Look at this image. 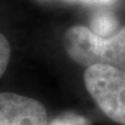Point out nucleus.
I'll return each mask as SVG.
<instances>
[{
  "instance_id": "5",
  "label": "nucleus",
  "mask_w": 125,
  "mask_h": 125,
  "mask_svg": "<svg viewBox=\"0 0 125 125\" xmlns=\"http://www.w3.org/2000/svg\"><path fill=\"white\" fill-rule=\"evenodd\" d=\"M47 125H91V122L75 113H65L51 120Z\"/></svg>"
},
{
  "instance_id": "3",
  "label": "nucleus",
  "mask_w": 125,
  "mask_h": 125,
  "mask_svg": "<svg viewBox=\"0 0 125 125\" xmlns=\"http://www.w3.org/2000/svg\"><path fill=\"white\" fill-rule=\"evenodd\" d=\"M45 106L37 99L19 94L0 93V125H47Z\"/></svg>"
},
{
  "instance_id": "7",
  "label": "nucleus",
  "mask_w": 125,
  "mask_h": 125,
  "mask_svg": "<svg viewBox=\"0 0 125 125\" xmlns=\"http://www.w3.org/2000/svg\"><path fill=\"white\" fill-rule=\"evenodd\" d=\"M85 1H95V2H104V1H108V0H85Z\"/></svg>"
},
{
  "instance_id": "6",
  "label": "nucleus",
  "mask_w": 125,
  "mask_h": 125,
  "mask_svg": "<svg viewBox=\"0 0 125 125\" xmlns=\"http://www.w3.org/2000/svg\"><path fill=\"white\" fill-rule=\"evenodd\" d=\"M10 58V46L7 39L0 32V78L6 71Z\"/></svg>"
},
{
  "instance_id": "4",
  "label": "nucleus",
  "mask_w": 125,
  "mask_h": 125,
  "mask_svg": "<svg viewBox=\"0 0 125 125\" xmlns=\"http://www.w3.org/2000/svg\"><path fill=\"white\" fill-rule=\"evenodd\" d=\"M118 22L114 16L108 14H99L93 18L91 22V29L94 33L99 37L106 38L117 32Z\"/></svg>"
},
{
  "instance_id": "1",
  "label": "nucleus",
  "mask_w": 125,
  "mask_h": 125,
  "mask_svg": "<svg viewBox=\"0 0 125 125\" xmlns=\"http://www.w3.org/2000/svg\"><path fill=\"white\" fill-rule=\"evenodd\" d=\"M64 46L68 56L83 67L107 65L125 72V26L106 38L89 27L72 26L65 32Z\"/></svg>"
},
{
  "instance_id": "2",
  "label": "nucleus",
  "mask_w": 125,
  "mask_h": 125,
  "mask_svg": "<svg viewBox=\"0 0 125 125\" xmlns=\"http://www.w3.org/2000/svg\"><path fill=\"white\" fill-rule=\"evenodd\" d=\"M83 81L101 112L125 125V72L107 65H93L85 70Z\"/></svg>"
}]
</instances>
